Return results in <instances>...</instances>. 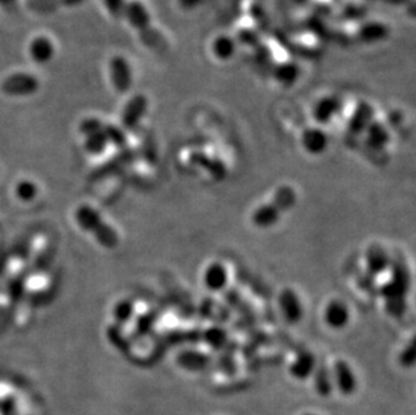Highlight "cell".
I'll return each instance as SVG.
<instances>
[{"label": "cell", "mask_w": 416, "mask_h": 415, "mask_svg": "<svg viewBox=\"0 0 416 415\" xmlns=\"http://www.w3.org/2000/svg\"><path fill=\"white\" fill-rule=\"evenodd\" d=\"M391 279L381 288L379 294L386 301V310L391 317L400 319L407 310V292L410 290L411 278L405 264L402 262L391 263Z\"/></svg>", "instance_id": "obj_1"}, {"label": "cell", "mask_w": 416, "mask_h": 415, "mask_svg": "<svg viewBox=\"0 0 416 415\" xmlns=\"http://www.w3.org/2000/svg\"><path fill=\"white\" fill-rule=\"evenodd\" d=\"M40 89L38 79L28 72H15L1 83V91L8 96H31Z\"/></svg>", "instance_id": "obj_2"}, {"label": "cell", "mask_w": 416, "mask_h": 415, "mask_svg": "<svg viewBox=\"0 0 416 415\" xmlns=\"http://www.w3.org/2000/svg\"><path fill=\"white\" fill-rule=\"evenodd\" d=\"M108 69H110L112 86L115 88L116 92L125 95L128 91H131L134 84V74H132V67L125 57H112Z\"/></svg>", "instance_id": "obj_3"}, {"label": "cell", "mask_w": 416, "mask_h": 415, "mask_svg": "<svg viewBox=\"0 0 416 415\" xmlns=\"http://www.w3.org/2000/svg\"><path fill=\"white\" fill-rule=\"evenodd\" d=\"M277 304H279V310L287 324L295 325L301 322V319L304 317V305L299 295L295 291L292 289H284L279 294Z\"/></svg>", "instance_id": "obj_4"}, {"label": "cell", "mask_w": 416, "mask_h": 415, "mask_svg": "<svg viewBox=\"0 0 416 415\" xmlns=\"http://www.w3.org/2000/svg\"><path fill=\"white\" fill-rule=\"evenodd\" d=\"M212 361L208 353L195 349H183L175 356L177 365L189 373H201L209 368Z\"/></svg>", "instance_id": "obj_5"}, {"label": "cell", "mask_w": 416, "mask_h": 415, "mask_svg": "<svg viewBox=\"0 0 416 415\" xmlns=\"http://www.w3.org/2000/svg\"><path fill=\"white\" fill-rule=\"evenodd\" d=\"M123 18L131 25V28L138 30L140 33L147 31L151 26V15L147 7L140 0H131L125 4Z\"/></svg>", "instance_id": "obj_6"}, {"label": "cell", "mask_w": 416, "mask_h": 415, "mask_svg": "<svg viewBox=\"0 0 416 415\" xmlns=\"http://www.w3.org/2000/svg\"><path fill=\"white\" fill-rule=\"evenodd\" d=\"M28 56L35 64L46 65L53 61L56 56V45L52 38L46 35H38L30 41Z\"/></svg>", "instance_id": "obj_7"}, {"label": "cell", "mask_w": 416, "mask_h": 415, "mask_svg": "<svg viewBox=\"0 0 416 415\" xmlns=\"http://www.w3.org/2000/svg\"><path fill=\"white\" fill-rule=\"evenodd\" d=\"M149 107V100L144 95H135L131 97L125 106L122 113V123L125 128L132 130L140 123L141 118L146 115Z\"/></svg>", "instance_id": "obj_8"}, {"label": "cell", "mask_w": 416, "mask_h": 415, "mask_svg": "<svg viewBox=\"0 0 416 415\" xmlns=\"http://www.w3.org/2000/svg\"><path fill=\"white\" fill-rule=\"evenodd\" d=\"M374 118H375L374 107L366 101H361L349 118L347 131L352 135H360L362 132H365L368 125L375 120Z\"/></svg>", "instance_id": "obj_9"}, {"label": "cell", "mask_w": 416, "mask_h": 415, "mask_svg": "<svg viewBox=\"0 0 416 415\" xmlns=\"http://www.w3.org/2000/svg\"><path fill=\"white\" fill-rule=\"evenodd\" d=\"M365 266H366V274L371 277H379L383 273H386L391 266V258L387 251L379 244H372L366 249L365 254Z\"/></svg>", "instance_id": "obj_10"}, {"label": "cell", "mask_w": 416, "mask_h": 415, "mask_svg": "<svg viewBox=\"0 0 416 415\" xmlns=\"http://www.w3.org/2000/svg\"><path fill=\"white\" fill-rule=\"evenodd\" d=\"M323 319L325 324L334 331H341L347 326L350 321V312L347 305L342 301L333 300L326 305L323 312Z\"/></svg>", "instance_id": "obj_11"}, {"label": "cell", "mask_w": 416, "mask_h": 415, "mask_svg": "<svg viewBox=\"0 0 416 415\" xmlns=\"http://www.w3.org/2000/svg\"><path fill=\"white\" fill-rule=\"evenodd\" d=\"M334 382L344 395H353L357 390V377L345 360H337L333 367Z\"/></svg>", "instance_id": "obj_12"}, {"label": "cell", "mask_w": 416, "mask_h": 415, "mask_svg": "<svg viewBox=\"0 0 416 415\" xmlns=\"http://www.w3.org/2000/svg\"><path fill=\"white\" fill-rule=\"evenodd\" d=\"M341 107L342 103L338 97H322L313 107V118L318 125H328L338 115Z\"/></svg>", "instance_id": "obj_13"}, {"label": "cell", "mask_w": 416, "mask_h": 415, "mask_svg": "<svg viewBox=\"0 0 416 415\" xmlns=\"http://www.w3.org/2000/svg\"><path fill=\"white\" fill-rule=\"evenodd\" d=\"M204 285L209 291L212 292H221L228 286V270L224 264L220 262L209 264L204 273Z\"/></svg>", "instance_id": "obj_14"}, {"label": "cell", "mask_w": 416, "mask_h": 415, "mask_svg": "<svg viewBox=\"0 0 416 415\" xmlns=\"http://www.w3.org/2000/svg\"><path fill=\"white\" fill-rule=\"evenodd\" d=\"M302 147L305 149L306 152L311 155H319L322 152H326L329 146V138L326 132L319 128V127H310L304 131L302 134Z\"/></svg>", "instance_id": "obj_15"}, {"label": "cell", "mask_w": 416, "mask_h": 415, "mask_svg": "<svg viewBox=\"0 0 416 415\" xmlns=\"http://www.w3.org/2000/svg\"><path fill=\"white\" fill-rule=\"evenodd\" d=\"M316 367H317L316 356L308 351H302L292 361L290 365V374L292 377L298 380H305L314 374Z\"/></svg>", "instance_id": "obj_16"}, {"label": "cell", "mask_w": 416, "mask_h": 415, "mask_svg": "<svg viewBox=\"0 0 416 415\" xmlns=\"http://www.w3.org/2000/svg\"><path fill=\"white\" fill-rule=\"evenodd\" d=\"M365 140H366L368 147L375 152H380V150L386 149L389 140H391L388 128L381 122L374 120L365 130Z\"/></svg>", "instance_id": "obj_17"}, {"label": "cell", "mask_w": 416, "mask_h": 415, "mask_svg": "<svg viewBox=\"0 0 416 415\" xmlns=\"http://www.w3.org/2000/svg\"><path fill=\"white\" fill-rule=\"evenodd\" d=\"M190 161L197 166L205 169L214 180L222 181L226 176V167L217 158H212L202 152H195L190 155Z\"/></svg>", "instance_id": "obj_18"}, {"label": "cell", "mask_w": 416, "mask_h": 415, "mask_svg": "<svg viewBox=\"0 0 416 415\" xmlns=\"http://www.w3.org/2000/svg\"><path fill=\"white\" fill-rule=\"evenodd\" d=\"M280 216H282V212L272 203H268L255 209L250 220L258 228H270L279 222Z\"/></svg>", "instance_id": "obj_19"}, {"label": "cell", "mask_w": 416, "mask_h": 415, "mask_svg": "<svg viewBox=\"0 0 416 415\" xmlns=\"http://www.w3.org/2000/svg\"><path fill=\"white\" fill-rule=\"evenodd\" d=\"M388 35V26L380 22H366L359 30V40L369 45L386 41Z\"/></svg>", "instance_id": "obj_20"}, {"label": "cell", "mask_w": 416, "mask_h": 415, "mask_svg": "<svg viewBox=\"0 0 416 415\" xmlns=\"http://www.w3.org/2000/svg\"><path fill=\"white\" fill-rule=\"evenodd\" d=\"M201 341L214 351H222L229 343V334L224 326L216 324L201 332Z\"/></svg>", "instance_id": "obj_21"}, {"label": "cell", "mask_w": 416, "mask_h": 415, "mask_svg": "<svg viewBox=\"0 0 416 415\" xmlns=\"http://www.w3.org/2000/svg\"><path fill=\"white\" fill-rule=\"evenodd\" d=\"M299 76H301V68L292 61L282 62L274 69L275 80L286 88H290L298 83Z\"/></svg>", "instance_id": "obj_22"}, {"label": "cell", "mask_w": 416, "mask_h": 415, "mask_svg": "<svg viewBox=\"0 0 416 415\" xmlns=\"http://www.w3.org/2000/svg\"><path fill=\"white\" fill-rule=\"evenodd\" d=\"M237 43L235 38L229 35H219L212 42V53L220 61H229L235 57Z\"/></svg>", "instance_id": "obj_23"}, {"label": "cell", "mask_w": 416, "mask_h": 415, "mask_svg": "<svg viewBox=\"0 0 416 415\" xmlns=\"http://www.w3.org/2000/svg\"><path fill=\"white\" fill-rule=\"evenodd\" d=\"M314 387L317 394L328 398L332 395L333 391V379H332V374L330 370L325 365V364H319L316 367L314 371Z\"/></svg>", "instance_id": "obj_24"}, {"label": "cell", "mask_w": 416, "mask_h": 415, "mask_svg": "<svg viewBox=\"0 0 416 415\" xmlns=\"http://www.w3.org/2000/svg\"><path fill=\"white\" fill-rule=\"evenodd\" d=\"M271 203L283 215L284 212L290 210L295 205V203H296V193H295V191L292 189L291 186H280L277 192H275V194H274V198H272Z\"/></svg>", "instance_id": "obj_25"}, {"label": "cell", "mask_w": 416, "mask_h": 415, "mask_svg": "<svg viewBox=\"0 0 416 415\" xmlns=\"http://www.w3.org/2000/svg\"><path fill=\"white\" fill-rule=\"evenodd\" d=\"M217 364H219V370L222 374L228 375V376L236 374V360L233 356V352L228 351L226 348L222 349V355L220 356V359L217 360Z\"/></svg>", "instance_id": "obj_26"}, {"label": "cell", "mask_w": 416, "mask_h": 415, "mask_svg": "<svg viewBox=\"0 0 416 415\" xmlns=\"http://www.w3.org/2000/svg\"><path fill=\"white\" fill-rule=\"evenodd\" d=\"M125 4H127V0H103V6L115 19L123 18Z\"/></svg>", "instance_id": "obj_27"}, {"label": "cell", "mask_w": 416, "mask_h": 415, "mask_svg": "<svg viewBox=\"0 0 416 415\" xmlns=\"http://www.w3.org/2000/svg\"><path fill=\"white\" fill-rule=\"evenodd\" d=\"M399 361L402 367H412L415 364V346H414V340L410 341V344L405 346L399 356Z\"/></svg>", "instance_id": "obj_28"}, {"label": "cell", "mask_w": 416, "mask_h": 415, "mask_svg": "<svg viewBox=\"0 0 416 415\" xmlns=\"http://www.w3.org/2000/svg\"><path fill=\"white\" fill-rule=\"evenodd\" d=\"M357 286L360 290L366 294H376L379 292V288L376 286L375 277H371L369 274H364L357 278Z\"/></svg>", "instance_id": "obj_29"}, {"label": "cell", "mask_w": 416, "mask_h": 415, "mask_svg": "<svg viewBox=\"0 0 416 415\" xmlns=\"http://www.w3.org/2000/svg\"><path fill=\"white\" fill-rule=\"evenodd\" d=\"M105 138L112 139L115 142V144L117 146H123L125 143V137L123 131L115 125H108L107 131H103Z\"/></svg>", "instance_id": "obj_30"}, {"label": "cell", "mask_w": 416, "mask_h": 415, "mask_svg": "<svg viewBox=\"0 0 416 415\" xmlns=\"http://www.w3.org/2000/svg\"><path fill=\"white\" fill-rule=\"evenodd\" d=\"M132 314H134V305L131 304L129 301L122 302L116 309V316L122 322L129 321V319L132 317Z\"/></svg>", "instance_id": "obj_31"}, {"label": "cell", "mask_w": 416, "mask_h": 415, "mask_svg": "<svg viewBox=\"0 0 416 415\" xmlns=\"http://www.w3.org/2000/svg\"><path fill=\"white\" fill-rule=\"evenodd\" d=\"M240 41L245 43V45L256 46L258 42H259V38H258V34L256 33H253L252 30H247L245 28V30H241L240 31Z\"/></svg>", "instance_id": "obj_32"}, {"label": "cell", "mask_w": 416, "mask_h": 415, "mask_svg": "<svg viewBox=\"0 0 416 415\" xmlns=\"http://www.w3.org/2000/svg\"><path fill=\"white\" fill-rule=\"evenodd\" d=\"M200 1H201V0H180V6H182L183 8H186V10H192V8H195V7H197V6L200 4Z\"/></svg>", "instance_id": "obj_33"}, {"label": "cell", "mask_w": 416, "mask_h": 415, "mask_svg": "<svg viewBox=\"0 0 416 415\" xmlns=\"http://www.w3.org/2000/svg\"><path fill=\"white\" fill-rule=\"evenodd\" d=\"M0 6L10 10L16 6V0H0Z\"/></svg>", "instance_id": "obj_34"}, {"label": "cell", "mask_w": 416, "mask_h": 415, "mask_svg": "<svg viewBox=\"0 0 416 415\" xmlns=\"http://www.w3.org/2000/svg\"><path fill=\"white\" fill-rule=\"evenodd\" d=\"M307 415H311V414H307Z\"/></svg>", "instance_id": "obj_35"}]
</instances>
